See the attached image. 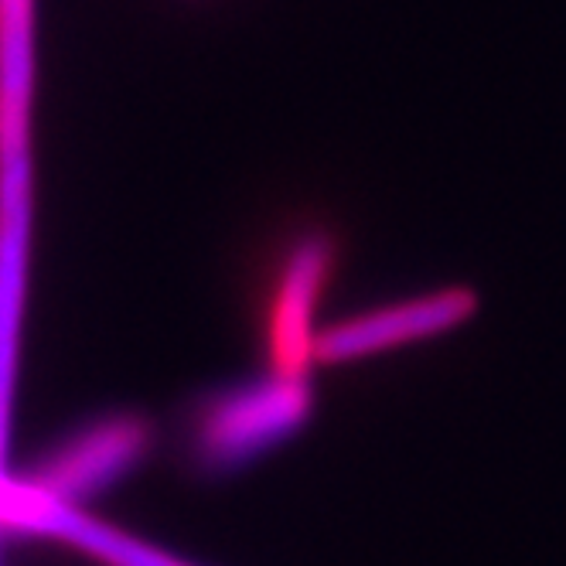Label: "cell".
<instances>
[{
  "mask_svg": "<svg viewBox=\"0 0 566 566\" xmlns=\"http://www.w3.org/2000/svg\"><path fill=\"white\" fill-rule=\"evenodd\" d=\"M317 396L311 379L270 373L212 392L198 410L195 454L209 474H229L280 443L294 440L314 417Z\"/></svg>",
  "mask_w": 566,
  "mask_h": 566,
  "instance_id": "1",
  "label": "cell"
},
{
  "mask_svg": "<svg viewBox=\"0 0 566 566\" xmlns=\"http://www.w3.org/2000/svg\"><path fill=\"white\" fill-rule=\"evenodd\" d=\"M342 263V242L335 229L307 226L283 247L280 263L270 276L263 297L260 338L270 373L311 379L317 366V335L314 325L321 297L328 294Z\"/></svg>",
  "mask_w": 566,
  "mask_h": 566,
  "instance_id": "2",
  "label": "cell"
},
{
  "mask_svg": "<svg viewBox=\"0 0 566 566\" xmlns=\"http://www.w3.org/2000/svg\"><path fill=\"white\" fill-rule=\"evenodd\" d=\"M478 307H481L478 291L464 287V283L366 307L352 317L335 321L328 328H321L317 366H352V361L361 358H376L420 342H437L464 328L478 314Z\"/></svg>",
  "mask_w": 566,
  "mask_h": 566,
  "instance_id": "3",
  "label": "cell"
}]
</instances>
